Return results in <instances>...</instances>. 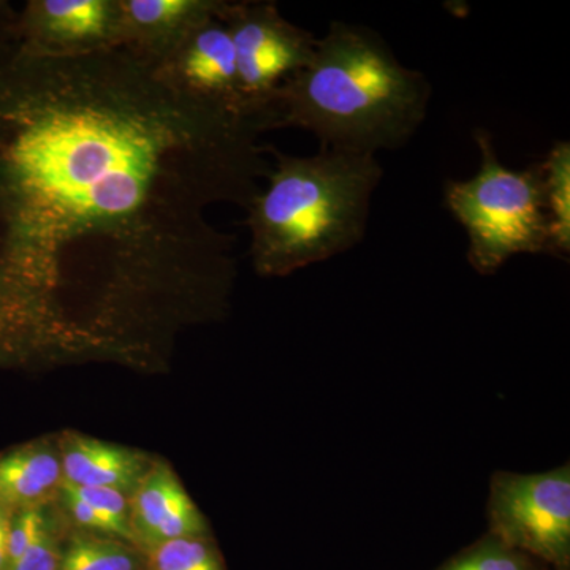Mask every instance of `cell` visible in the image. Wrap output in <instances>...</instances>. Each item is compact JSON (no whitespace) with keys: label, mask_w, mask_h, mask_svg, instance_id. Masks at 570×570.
I'll use <instances>...</instances> for the list:
<instances>
[{"label":"cell","mask_w":570,"mask_h":570,"mask_svg":"<svg viewBox=\"0 0 570 570\" xmlns=\"http://www.w3.org/2000/svg\"><path fill=\"white\" fill-rule=\"evenodd\" d=\"M6 29L22 51L50 58L122 48L119 0H29Z\"/></svg>","instance_id":"obj_7"},{"label":"cell","mask_w":570,"mask_h":570,"mask_svg":"<svg viewBox=\"0 0 570 570\" xmlns=\"http://www.w3.org/2000/svg\"><path fill=\"white\" fill-rule=\"evenodd\" d=\"M11 510L0 505V570L7 569V549H9V528Z\"/></svg>","instance_id":"obj_19"},{"label":"cell","mask_w":570,"mask_h":570,"mask_svg":"<svg viewBox=\"0 0 570 570\" xmlns=\"http://www.w3.org/2000/svg\"><path fill=\"white\" fill-rule=\"evenodd\" d=\"M254 119L187 96L126 48L50 58L0 29V362L223 309L272 165Z\"/></svg>","instance_id":"obj_1"},{"label":"cell","mask_w":570,"mask_h":570,"mask_svg":"<svg viewBox=\"0 0 570 570\" xmlns=\"http://www.w3.org/2000/svg\"><path fill=\"white\" fill-rule=\"evenodd\" d=\"M137 551L124 540L77 532L62 543L59 570H140Z\"/></svg>","instance_id":"obj_14"},{"label":"cell","mask_w":570,"mask_h":570,"mask_svg":"<svg viewBox=\"0 0 570 570\" xmlns=\"http://www.w3.org/2000/svg\"><path fill=\"white\" fill-rule=\"evenodd\" d=\"M482 167L468 181L445 184V205L469 238L468 261L480 275H494L520 254H549V217L539 163L515 171L499 163L489 132L474 134Z\"/></svg>","instance_id":"obj_4"},{"label":"cell","mask_w":570,"mask_h":570,"mask_svg":"<svg viewBox=\"0 0 570 570\" xmlns=\"http://www.w3.org/2000/svg\"><path fill=\"white\" fill-rule=\"evenodd\" d=\"M490 534L551 570H570V466L535 474L498 471L487 499Z\"/></svg>","instance_id":"obj_5"},{"label":"cell","mask_w":570,"mask_h":570,"mask_svg":"<svg viewBox=\"0 0 570 570\" xmlns=\"http://www.w3.org/2000/svg\"><path fill=\"white\" fill-rule=\"evenodd\" d=\"M430 97L425 75L397 61L376 31L333 21L313 62L269 100L262 129L296 127L316 135L324 149L376 156L414 137Z\"/></svg>","instance_id":"obj_2"},{"label":"cell","mask_w":570,"mask_h":570,"mask_svg":"<svg viewBox=\"0 0 570 570\" xmlns=\"http://www.w3.org/2000/svg\"><path fill=\"white\" fill-rule=\"evenodd\" d=\"M130 528L145 551L168 540L206 535L204 517L167 464H153L134 491Z\"/></svg>","instance_id":"obj_10"},{"label":"cell","mask_w":570,"mask_h":570,"mask_svg":"<svg viewBox=\"0 0 570 570\" xmlns=\"http://www.w3.org/2000/svg\"><path fill=\"white\" fill-rule=\"evenodd\" d=\"M157 69L187 96L254 119L247 111L234 43L223 21L206 22L190 33L175 55Z\"/></svg>","instance_id":"obj_8"},{"label":"cell","mask_w":570,"mask_h":570,"mask_svg":"<svg viewBox=\"0 0 570 570\" xmlns=\"http://www.w3.org/2000/svg\"><path fill=\"white\" fill-rule=\"evenodd\" d=\"M230 0H119L122 48L163 66L190 33L220 20Z\"/></svg>","instance_id":"obj_9"},{"label":"cell","mask_w":570,"mask_h":570,"mask_svg":"<svg viewBox=\"0 0 570 570\" xmlns=\"http://www.w3.org/2000/svg\"><path fill=\"white\" fill-rule=\"evenodd\" d=\"M220 21L234 43L247 111L264 132L262 116L269 100L285 81L313 62L318 39L285 20L276 2L230 0Z\"/></svg>","instance_id":"obj_6"},{"label":"cell","mask_w":570,"mask_h":570,"mask_svg":"<svg viewBox=\"0 0 570 570\" xmlns=\"http://www.w3.org/2000/svg\"><path fill=\"white\" fill-rule=\"evenodd\" d=\"M149 570H225L219 551L206 538L168 540L146 550Z\"/></svg>","instance_id":"obj_16"},{"label":"cell","mask_w":570,"mask_h":570,"mask_svg":"<svg viewBox=\"0 0 570 570\" xmlns=\"http://www.w3.org/2000/svg\"><path fill=\"white\" fill-rule=\"evenodd\" d=\"M543 200L549 217L550 255L568 258L570 253V145L554 142L540 160Z\"/></svg>","instance_id":"obj_13"},{"label":"cell","mask_w":570,"mask_h":570,"mask_svg":"<svg viewBox=\"0 0 570 570\" xmlns=\"http://www.w3.org/2000/svg\"><path fill=\"white\" fill-rule=\"evenodd\" d=\"M13 13L14 9L11 7V3L6 2V0H0V28L13 17Z\"/></svg>","instance_id":"obj_20"},{"label":"cell","mask_w":570,"mask_h":570,"mask_svg":"<svg viewBox=\"0 0 570 570\" xmlns=\"http://www.w3.org/2000/svg\"><path fill=\"white\" fill-rule=\"evenodd\" d=\"M275 156L266 186L246 208L250 258L261 276H288L346 253L365 238L384 170L373 154L324 149Z\"/></svg>","instance_id":"obj_3"},{"label":"cell","mask_w":570,"mask_h":570,"mask_svg":"<svg viewBox=\"0 0 570 570\" xmlns=\"http://www.w3.org/2000/svg\"><path fill=\"white\" fill-rule=\"evenodd\" d=\"M61 487L96 509L111 524L116 538L127 543H135L132 528H130V501L126 493L115 489L70 485L66 482H62Z\"/></svg>","instance_id":"obj_17"},{"label":"cell","mask_w":570,"mask_h":570,"mask_svg":"<svg viewBox=\"0 0 570 570\" xmlns=\"http://www.w3.org/2000/svg\"><path fill=\"white\" fill-rule=\"evenodd\" d=\"M61 453L50 442L36 441L0 453V505L39 508L61 489Z\"/></svg>","instance_id":"obj_12"},{"label":"cell","mask_w":570,"mask_h":570,"mask_svg":"<svg viewBox=\"0 0 570 570\" xmlns=\"http://www.w3.org/2000/svg\"><path fill=\"white\" fill-rule=\"evenodd\" d=\"M62 542L56 532L50 517L43 530L7 570H59L61 564Z\"/></svg>","instance_id":"obj_18"},{"label":"cell","mask_w":570,"mask_h":570,"mask_svg":"<svg viewBox=\"0 0 570 570\" xmlns=\"http://www.w3.org/2000/svg\"><path fill=\"white\" fill-rule=\"evenodd\" d=\"M59 453L63 482L115 489L126 494L137 490L153 466L145 455L135 450L78 434L63 439Z\"/></svg>","instance_id":"obj_11"},{"label":"cell","mask_w":570,"mask_h":570,"mask_svg":"<svg viewBox=\"0 0 570 570\" xmlns=\"http://www.w3.org/2000/svg\"><path fill=\"white\" fill-rule=\"evenodd\" d=\"M434 570H551L489 531Z\"/></svg>","instance_id":"obj_15"}]
</instances>
